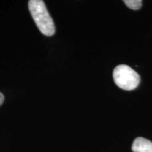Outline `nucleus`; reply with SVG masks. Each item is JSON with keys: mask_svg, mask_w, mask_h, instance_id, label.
Wrapping results in <instances>:
<instances>
[{"mask_svg": "<svg viewBox=\"0 0 152 152\" xmlns=\"http://www.w3.org/2000/svg\"><path fill=\"white\" fill-rule=\"evenodd\" d=\"M28 8L38 29L43 35L52 36L55 33V26L53 19L42 0H30Z\"/></svg>", "mask_w": 152, "mask_h": 152, "instance_id": "obj_1", "label": "nucleus"}, {"mask_svg": "<svg viewBox=\"0 0 152 152\" xmlns=\"http://www.w3.org/2000/svg\"><path fill=\"white\" fill-rule=\"evenodd\" d=\"M114 82L124 90H134L140 84V77L135 71L127 65H118L113 70Z\"/></svg>", "mask_w": 152, "mask_h": 152, "instance_id": "obj_2", "label": "nucleus"}, {"mask_svg": "<svg viewBox=\"0 0 152 152\" xmlns=\"http://www.w3.org/2000/svg\"><path fill=\"white\" fill-rule=\"evenodd\" d=\"M133 152H152V142L147 139L137 137L132 145Z\"/></svg>", "mask_w": 152, "mask_h": 152, "instance_id": "obj_3", "label": "nucleus"}, {"mask_svg": "<svg viewBox=\"0 0 152 152\" xmlns=\"http://www.w3.org/2000/svg\"><path fill=\"white\" fill-rule=\"evenodd\" d=\"M124 3L132 10H138L142 7L141 0H125Z\"/></svg>", "mask_w": 152, "mask_h": 152, "instance_id": "obj_4", "label": "nucleus"}, {"mask_svg": "<svg viewBox=\"0 0 152 152\" xmlns=\"http://www.w3.org/2000/svg\"><path fill=\"white\" fill-rule=\"evenodd\" d=\"M4 101V96L2 93L0 92V106L3 104Z\"/></svg>", "mask_w": 152, "mask_h": 152, "instance_id": "obj_5", "label": "nucleus"}]
</instances>
